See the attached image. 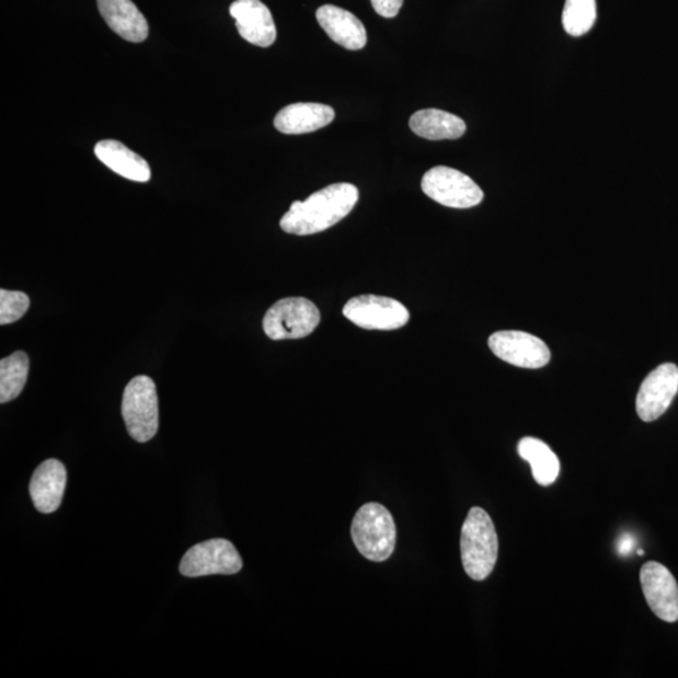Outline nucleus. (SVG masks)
<instances>
[{
	"instance_id": "nucleus-10",
	"label": "nucleus",
	"mask_w": 678,
	"mask_h": 678,
	"mask_svg": "<svg viewBox=\"0 0 678 678\" xmlns=\"http://www.w3.org/2000/svg\"><path fill=\"white\" fill-rule=\"evenodd\" d=\"M678 392V367L660 365L642 382L636 410L642 422L652 423L665 414Z\"/></svg>"
},
{
	"instance_id": "nucleus-21",
	"label": "nucleus",
	"mask_w": 678,
	"mask_h": 678,
	"mask_svg": "<svg viewBox=\"0 0 678 678\" xmlns=\"http://www.w3.org/2000/svg\"><path fill=\"white\" fill-rule=\"evenodd\" d=\"M597 20L596 0H565L562 22L566 33L581 37L594 27Z\"/></svg>"
},
{
	"instance_id": "nucleus-7",
	"label": "nucleus",
	"mask_w": 678,
	"mask_h": 678,
	"mask_svg": "<svg viewBox=\"0 0 678 678\" xmlns=\"http://www.w3.org/2000/svg\"><path fill=\"white\" fill-rule=\"evenodd\" d=\"M423 192L448 208H474L484 199L482 188L473 179L448 166L428 170L422 182Z\"/></svg>"
},
{
	"instance_id": "nucleus-1",
	"label": "nucleus",
	"mask_w": 678,
	"mask_h": 678,
	"mask_svg": "<svg viewBox=\"0 0 678 678\" xmlns=\"http://www.w3.org/2000/svg\"><path fill=\"white\" fill-rule=\"evenodd\" d=\"M358 199L359 192L355 185H330L304 202L291 203L290 209L280 219V228L288 234L300 237L321 233L345 219Z\"/></svg>"
},
{
	"instance_id": "nucleus-18",
	"label": "nucleus",
	"mask_w": 678,
	"mask_h": 678,
	"mask_svg": "<svg viewBox=\"0 0 678 678\" xmlns=\"http://www.w3.org/2000/svg\"><path fill=\"white\" fill-rule=\"evenodd\" d=\"M412 133L427 140H457L466 134L467 124L458 116L443 110L417 111L410 118Z\"/></svg>"
},
{
	"instance_id": "nucleus-2",
	"label": "nucleus",
	"mask_w": 678,
	"mask_h": 678,
	"mask_svg": "<svg viewBox=\"0 0 678 678\" xmlns=\"http://www.w3.org/2000/svg\"><path fill=\"white\" fill-rule=\"evenodd\" d=\"M463 570L474 581L491 576L499 553V540L489 514L475 506L463 522L460 538Z\"/></svg>"
},
{
	"instance_id": "nucleus-13",
	"label": "nucleus",
	"mask_w": 678,
	"mask_h": 678,
	"mask_svg": "<svg viewBox=\"0 0 678 678\" xmlns=\"http://www.w3.org/2000/svg\"><path fill=\"white\" fill-rule=\"evenodd\" d=\"M67 485V470L61 461H43L34 471L30 494L36 509L43 514L58 510L64 501Z\"/></svg>"
},
{
	"instance_id": "nucleus-11",
	"label": "nucleus",
	"mask_w": 678,
	"mask_h": 678,
	"mask_svg": "<svg viewBox=\"0 0 678 678\" xmlns=\"http://www.w3.org/2000/svg\"><path fill=\"white\" fill-rule=\"evenodd\" d=\"M641 587L651 611L668 623L678 621V586L665 565L647 562L640 573Z\"/></svg>"
},
{
	"instance_id": "nucleus-19",
	"label": "nucleus",
	"mask_w": 678,
	"mask_h": 678,
	"mask_svg": "<svg viewBox=\"0 0 678 678\" xmlns=\"http://www.w3.org/2000/svg\"><path fill=\"white\" fill-rule=\"evenodd\" d=\"M521 459L530 463L536 482L542 486L552 485L561 473V462L549 446L536 437H525L518 445Z\"/></svg>"
},
{
	"instance_id": "nucleus-15",
	"label": "nucleus",
	"mask_w": 678,
	"mask_h": 678,
	"mask_svg": "<svg viewBox=\"0 0 678 678\" xmlns=\"http://www.w3.org/2000/svg\"><path fill=\"white\" fill-rule=\"evenodd\" d=\"M102 19L119 37L141 43L149 36V24L133 0H97Z\"/></svg>"
},
{
	"instance_id": "nucleus-6",
	"label": "nucleus",
	"mask_w": 678,
	"mask_h": 678,
	"mask_svg": "<svg viewBox=\"0 0 678 678\" xmlns=\"http://www.w3.org/2000/svg\"><path fill=\"white\" fill-rule=\"evenodd\" d=\"M243 568L242 556L227 539H210L194 545L183 556L179 571L188 578L233 576Z\"/></svg>"
},
{
	"instance_id": "nucleus-3",
	"label": "nucleus",
	"mask_w": 678,
	"mask_h": 678,
	"mask_svg": "<svg viewBox=\"0 0 678 678\" xmlns=\"http://www.w3.org/2000/svg\"><path fill=\"white\" fill-rule=\"evenodd\" d=\"M351 535L358 552L371 562L388 561L397 548V525L379 503H367L356 513Z\"/></svg>"
},
{
	"instance_id": "nucleus-23",
	"label": "nucleus",
	"mask_w": 678,
	"mask_h": 678,
	"mask_svg": "<svg viewBox=\"0 0 678 678\" xmlns=\"http://www.w3.org/2000/svg\"><path fill=\"white\" fill-rule=\"evenodd\" d=\"M374 10L383 19H394L401 10L403 0H371Z\"/></svg>"
},
{
	"instance_id": "nucleus-20",
	"label": "nucleus",
	"mask_w": 678,
	"mask_h": 678,
	"mask_svg": "<svg viewBox=\"0 0 678 678\" xmlns=\"http://www.w3.org/2000/svg\"><path fill=\"white\" fill-rule=\"evenodd\" d=\"M30 358L19 351L0 360V402L5 403L20 397L27 383Z\"/></svg>"
},
{
	"instance_id": "nucleus-9",
	"label": "nucleus",
	"mask_w": 678,
	"mask_h": 678,
	"mask_svg": "<svg viewBox=\"0 0 678 678\" xmlns=\"http://www.w3.org/2000/svg\"><path fill=\"white\" fill-rule=\"evenodd\" d=\"M489 347L504 363L521 368L544 367L551 360V351L545 343L527 332H495L489 338Z\"/></svg>"
},
{
	"instance_id": "nucleus-14",
	"label": "nucleus",
	"mask_w": 678,
	"mask_h": 678,
	"mask_svg": "<svg viewBox=\"0 0 678 678\" xmlns=\"http://www.w3.org/2000/svg\"><path fill=\"white\" fill-rule=\"evenodd\" d=\"M334 117L336 113L331 106L299 102L280 110L274 118V126L286 135L311 134L329 126Z\"/></svg>"
},
{
	"instance_id": "nucleus-12",
	"label": "nucleus",
	"mask_w": 678,
	"mask_h": 678,
	"mask_svg": "<svg viewBox=\"0 0 678 678\" xmlns=\"http://www.w3.org/2000/svg\"><path fill=\"white\" fill-rule=\"evenodd\" d=\"M237 30L246 42L267 48L277 39L276 23L268 7L261 0H235L229 8Z\"/></svg>"
},
{
	"instance_id": "nucleus-4",
	"label": "nucleus",
	"mask_w": 678,
	"mask_h": 678,
	"mask_svg": "<svg viewBox=\"0 0 678 678\" xmlns=\"http://www.w3.org/2000/svg\"><path fill=\"white\" fill-rule=\"evenodd\" d=\"M123 417L128 434L137 443H148L159 430L157 386L148 376H136L126 386Z\"/></svg>"
},
{
	"instance_id": "nucleus-8",
	"label": "nucleus",
	"mask_w": 678,
	"mask_h": 678,
	"mask_svg": "<svg viewBox=\"0 0 678 678\" xmlns=\"http://www.w3.org/2000/svg\"><path fill=\"white\" fill-rule=\"evenodd\" d=\"M342 313L358 327L371 331L399 330L410 320L409 309L399 300L374 295L349 299Z\"/></svg>"
},
{
	"instance_id": "nucleus-5",
	"label": "nucleus",
	"mask_w": 678,
	"mask_h": 678,
	"mask_svg": "<svg viewBox=\"0 0 678 678\" xmlns=\"http://www.w3.org/2000/svg\"><path fill=\"white\" fill-rule=\"evenodd\" d=\"M320 322V309L312 300L291 297L278 300L268 309L263 330L273 341L299 340L313 333Z\"/></svg>"
},
{
	"instance_id": "nucleus-22",
	"label": "nucleus",
	"mask_w": 678,
	"mask_h": 678,
	"mask_svg": "<svg viewBox=\"0 0 678 678\" xmlns=\"http://www.w3.org/2000/svg\"><path fill=\"white\" fill-rule=\"evenodd\" d=\"M31 306L30 297L20 290H0V324L20 321Z\"/></svg>"
},
{
	"instance_id": "nucleus-17",
	"label": "nucleus",
	"mask_w": 678,
	"mask_h": 678,
	"mask_svg": "<svg viewBox=\"0 0 678 678\" xmlns=\"http://www.w3.org/2000/svg\"><path fill=\"white\" fill-rule=\"evenodd\" d=\"M97 159L114 173L131 182L148 183L151 179V169L148 161L140 154L128 149L123 142L103 140L94 146Z\"/></svg>"
},
{
	"instance_id": "nucleus-16",
	"label": "nucleus",
	"mask_w": 678,
	"mask_h": 678,
	"mask_svg": "<svg viewBox=\"0 0 678 678\" xmlns=\"http://www.w3.org/2000/svg\"><path fill=\"white\" fill-rule=\"evenodd\" d=\"M317 21L329 37L349 50L363 49L367 43V32L356 15L342 8L325 4L317 11Z\"/></svg>"
},
{
	"instance_id": "nucleus-24",
	"label": "nucleus",
	"mask_w": 678,
	"mask_h": 678,
	"mask_svg": "<svg viewBox=\"0 0 678 678\" xmlns=\"http://www.w3.org/2000/svg\"><path fill=\"white\" fill-rule=\"evenodd\" d=\"M633 545V538L630 536H623L620 544H618V548H620V553L622 555H629L632 552Z\"/></svg>"
}]
</instances>
